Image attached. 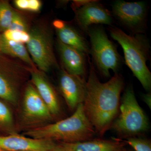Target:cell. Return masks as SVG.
Returning a JSON list of instances; mask_svg holds the SVG:
<instances>
[{"label":"cell","mask_w":151,"mask_h":151,"mask_svg":"<svg viewBox=\"0 0 151 151\" xmlns=\"http://www.w3.org/2000/svg\"><path fill=\"white\" fill-rule=\"evenodd\" d=\"M14 11L8 2L0 1V32L9 28Z\"/></svg>","instance_id":"cell-18"},{"label":"cell","mask_w":151,"mask_h":151,"mask_svg":"<svg viewBox=\"0 0 151 151\" xmlns=\"http://www.w3.org/2000/svg\"><path fill=\"white\" fill-rule=\"evenodd\" d=\"M7 40L15 42L27 44L29 40L30 35L28 32L21 31L16 30L7 29L0 35Z\"/></svg>","instance_id":"cell-19"},{"label":"cell","mask_w":151,"mask_h":151,"mask_svg":"<svg viewBox=\"0 0 151 151\" xmlns=\"http://www.w3.org/2000/svg\"><path fill=\"white\" fill-rule=\"evenodd\" d=\"M14 2L16 6L22 10L37 12L41 9L42 3L39 0H16Z\"/></svg>","instance_id":"cell-21"},{"label":"cell","mask_w":151,"mask_h":151,"mask_svg":"<svg viewBox=\"0 0 151 151\" xmlns=\"http://www.w3.org/2000/svg\"><path fill=\"white\" fill-rule=\"evenodd\" d=\"M30 70L33 85L48 107L52 116L60 112L59 100L55 90L41 72L37 69Z\"/></svg>","instance_id":"cell-13"},{"label":"cell","mask_w":151,"mask_h":151,"mask_svg":"<svg viewBox=\"0 0 151 151\" xmlns=\"http://www.w3.org/2000/svg\"><path fill=\"white\" fill-rule=\"evenodd\" d=\"M0 151H1V150H0Z\"/></svg>","instance_id":"cell-28"},{"label":"cell","mask_w":151,"mask_h":151,"mask_svg":"<svg viewBox=\"0 0 151 151\" xmlns=\"http://www.w3.org/2000/svg\"><path fill=\"white\" fill-rule=\"evenodd\" d=\"M65 151H123L126 144L119 138L95 139L73 143L60 142Z\"/></svg>","instance_id":"cell-15"},{"label":"cell","mask_w":151,"mask_h":151,"mask_svg":"<svg viewBox=\"0 0 151 151\" xmlns=\"http://www.w3.org/2000/svg\"><path fill=\"white\" fill-rule=\"evenodd\" d=\"M13 122L12 116L7 105L0 100V124L10 126Z\"/></svg>","instance_id":"cell-23"},{"label":"cell","mask_w":151,"mask_h":151,"mask_svg":"<svg viewBox=\"0 0 151 151\" xmlns=\"http://www.w3.org/2000/svg\"><path fill=\"white\" fill-rule=\"evenodd\" d=\"M112 7L114 17L133 34H143L145 30L147 8L145 2L115 1Z\"/></svg>","instance_id":"cell-7"},{"label":"cell","mask_w":151,"mask_h":151,"mask_svg":"<svg viewBox=\"0 0 151 151\" xmlns=\"http://www.w3.org/2000/svg\"><path fill=\"white\" fill-rule=\"evenodd\" d=\"M0 98L12 103H15L17 99L15 85L2 67H0Z\"/></svg>","instance_id":"cell-17"},{"label":"cell","mask_w":151,"mask_h":151,"mask_svg":"<svg viewBox=\"0 0 151 151\" xmlns=\"http://www.w3.org/2000/svg\"><path fill=\"white\" fill-rule=\"evenodd\" d=\"M8 29L28 32L27 25L24 19L15 11L14 12L12 22Z\"/></svg>","instance_id":"cell-22"},{"label":"cell","mask_w":151,"mask_h":151,"mask_svg":"<svg viewBox=\"0 0 151 151\" xmlns=\"http://www.w3.org/2000/svg\"><path fill=\"white\" fill-rule=\"evenodd\" d=\"M47 151H65L63 147L60 144L57 145L53 148Z\"/></svg>","instance_id":"cell-26"},{"label":"cell","mask_w":151,"mask_h":151,"mask_svg":"<svg viewBox=\"0 0 151 151\" xmlns=\"http://www.w3.org/2000/svg\"><path fill=\"white\" fill-rule=\"evenodd\" d=\"M112 38L118 42L124 51L127 66L146 91L151 88V73L147 65L149 59L150 45L143 34L129 35L119 28H108Z\"/></svg>","instance_id":"cell-3"},{"label":"cell","mask_w":151,"mask_h":151,"mask_svg":"<svg viewBox=\"0 0 151 151\" xmlns=\"http://www.w3.org/2000/svg\"><path fill=\"white\" fill-rule=\"evenodd\" d=\"M95 133L81 103L68 118L54 124L33 128L24 135L34 139L73 143L91 140Z\"/></svg>","instance_id":"cell-2"},{"label":"cell","mask_w":151,"mask_h":151,"mask_svg":"<svg viewBox=\"0 0 151 151\" xmlns=\"http://www.w3.org/2000/svg\"><path fill=\"white\" fill-rule=\"evenodd\" d=\"M86 84L81 76L70 74L64 69L60 72V90L70 110L75 111L79 104L84 102Z\"/></svg>","instance_id":"cell-9"},{"label":"cell","mask_w":151,"mask_h":151,"mask_svg":"<svg viewBox=\"0 0 151 151\" xmlns=\"http://www.w3.org/2000/svg\"><path fill=\"white\" fill-rule=\"evenodd\" d=\"M57 46L65 71L72 75L82 77L86 72V54L59 41Z\"/></svg>","instance_id":"cell-12"},{"label":"cell","mask_w":151,"mask_h":151,"mask_svg":"<svg viewBox=\"0 0 151 151\" xmlns=\"http://www.w3.org/2000/svg\"><path fill=\"white\" fill-rule=\"evenodd\" d=\"M126 151V150H124V151Z\"/></svg>","instance_id":"cell-27"},{"label":"cell","mask_w":151,"mask_h":151,"mask_svg":"<svg viewBox=\"0 0 151 151\" xmlns=\"http://www.w3.org/2000/svg\"><path fill=\"white\" fill-rule=\"evenodd\" d=\"M142 100L148 106L150 109H151V94L150 92L143 94L142 95Z\"/></svg>","instance_id":"cell-25"},{"label":"cell","mask_w":151,"mask_h":151,"mask_svg":"<svg viewBox=\"0 0 151 151\" xmlns=\"http://www.w3.org/2000/svg\"><path fill=\"white\" fill-rule=\"evenodd\" d=\"M90 0H76L73 1V9H77L90 2Z\"/></svg>","instance_id":"cell-24"},{"label":"cell","mask_w":151,"mask_h":151,"mask_svg":"<svg viewBox=\"0 0 151 151\" xmlns=\"http://www.w3.org/2000/svg\"><path fill=\"white\" fill-rule=\"evenodd\" d=\"M120 139L132 147L135 151H151V142L148 140L135 137L127 138L126 140Z\"/></svg>","instance_id":"cell-20"},{"label":"cell","mask_w":151,"mask_h":151,"mask_svg":"<svg viewBox=\"0 0 151 151\" xmlns=\"http://www.w3.org/2000/svg\"><path fill=\"white\" fill-rule=\"evenodd\" d=\"M119 107L120 113L111 128L123 137H134L147 132L148 119L139 103L132 86L125 90Z\"/></svg>","instance_id":"cell-4"},{"label":"cell","mask_w":151,"mask_h":151,"mask_svg":"<svg viewBox=\"0 0 151 151\" xmlns=\"http://www.w3.org/2000/svg\"><path fill=\"white\" fill-rule=\"evenodd\" d=\"M89 65L83 106L95 132L103 136L111 129L119 114L124 80L122 76L116 73L109 81L102 83L94 65L90 62Z\"/></svg>","instance_id":"cell-1"},{"label":"cell","mask_w":151,"mask_h":151,"mask_svg":"<svg viewBox=\"0 0 151 151\" xmlns=\"http://www.w3.org/2000/svg\"><path fill=\"white\" fill-rule=\"evenodd\" d=\"M75 10L77 24L81 30L86 33L93 25H111L113 23L111 13L99 1H91Z\"/></svg>","instance_id":"cell-10"},{"label":"cell","mask_w":151,"mask_h":151,"mask_svg":"<svg viewBox=\"0 0 151 151\" xmlns=\"http://www.w3.org/2000/svg\"><path fill=\"white\" fill-rule=\"evenodd\" d=\"M30 38L27 49L36 66L43 72H47L57 62L51 37L43 29L35 27L29 32Z\"/></svg>","instance_id":"cell-6"},{"label":"cell","mask_w":151,"mask_h":151,"mask_svg":"<svg viewBox=\"0 0 151 151\" xmlns=\"http://www.w3.org/2000/svg\"><path fill=\"white\" fill-rule=\"evenodd\" d=\"M87 34L91 46L89 53L98 70L104 76H110V70L117 72L122 63L117 47L109 38L102 27L89 28Z\"/></svg>","instance_id":"cell-5"},{"label":"cell","mask_w":151,"mask_h":151,"mask_svg":"<svg viewBox=\"0 0 151 151\" xmlns=\"http://www.w3.org/2000/svg\"><path fill=\"white\" fill-rule=\"evenodd\" d=\"M0 52L18 58L31 68L37 69L24 44L7 40L0 36Z\"/></svg>","instance_id":"cell-16"},{"label":"cell","mask_w":151,"mask_h":151,"mask_svg":"<svg viewBox=\"0 0 151 151\" xmlns=\"http://www.w3.org/2000/svg\"><path fill=\"white\" fill-rule=\"evenodd\" d=\"M56 145L53 141L18 135L0 136V150L2 151H47Z\"/></svg>","instance_id":"cell-11"},{"label":"cell","mask_w":151,"mask_h":151,"mask_svg":"<svg viewBox=\"0 0 151 151\" xmlns=\"http://www.w3.org/2000/svg\"><path fill=\"white\" fill-rule=\"evenodd\" d=\"M23 111L24 120L30 124L47 122L52 116L32 84H29L25 90Z\"/></svg>","instance_id":"cell-8"},{"label":"cell","mask_w":151,"mask_h":151,"mask_svg":"<svg viewBox=\"0 0 151 151\" xmlns=\"http://www.w3.org/2000/svg\"><path fill=\"white\" fill-rule=\"evenodd\" d=\"M58 41L78 50L86 55L89 53L88 42L81 32L66 22L55 20L53 22Z\"/></svg>","instance_id":"cell-14"}]
</instances>
